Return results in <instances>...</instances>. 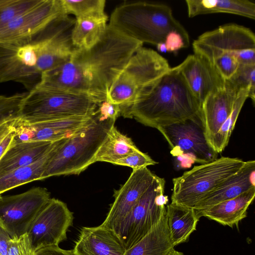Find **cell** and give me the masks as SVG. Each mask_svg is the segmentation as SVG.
Listing matches in <instances>:
<instances>
[{"label": "cell", "mask_w": 255, "mask_h": 255, "mask_svg": "<svg viewBox=\"0 0 255 255\" xmlns=\"http://www.w3.org/2000/svg\"><path fill=\"white\" fill-rule=\"evenodd\" d=\"M73 251L76 255H124L126 250L114 230L100 225L82 228Z\"/></svg>", "instance_id": "d6986e66"}, {"label": "cell", "mask_w": 255, "mask_h": 255, "mask_svg": "<svg viewBox=\"0 0 255 255\" xmlns=\"http://www.w3.org/2000/svg\"><path fill=\"white\" fill-rule=\"evenodd\" d=\"M50 198L47 190L40 187L16 195L0 196V227L11 239L19 238L27 233L37 215Z\"/></svg>", "instance_id": "8fae6325"}, {"label": "cell", "mask_w": 255, "mask_h": 255, "mask_svg": "<svg viewBox=\"0 0 255 255\" xmlns=\"http://www.w3.org/2000/svg\"><path fill=\"white\" fill-rule=\"evenodd\" d=\"M245 162L236 157L222 156L194 166L172 179L171 203L194 208L225 180L237 173Z\"/></svg>", "instance_id": "9c48e42d"}, {"label": "cell", "mask_w": 255, "mask_h": 255, "mask_svg": "<svg viewBox=\"0 0 255 255\" xmlns=\"http://www.w3.org/2000/svg\"><path fill=\"white\" fill-rule=\"evenodd\" d=\"M107 14L75 18L71 39L75 49H86L97 43L108 26Z\"/></svg>", "instance_id": "484cf974"}, {"label": "cell", "mask_w": 255, "mask_h": 255, "mask_svg": "<svg viewBox=\"0 0 255 255\" xmlns=\"http://www.w3.org/2000/svg\"><path fill=\"white\" fill-rule=\"evenodd\" d=\"M168 255H184L182 253L178 252L174 249H173Z\"/></svg>", "instance_id": "b9f144b4"}, {"label": "cell", "mask_w": 255, "mask_h": 255, "mask_svg": "<svg viewBox=\"0 0 255 255\" xmlns=\"http://www.w3.org/2000/svg\"><path fill=\"white\" fill-rule=\"evenodd\" d=\"M157 50L160 52H166L167 49L164 42H160L157 44L156 45Z\"/></svg>", "instance_id": "60d3db41"}, {"label": "cell", "mask_w": 255, "mask_h": 255, "mask_svg": "<svg viewBox=\"0 0 255 255\" xmlns=\"http://www.w3.org/2000/svg\"><path fill=\"white\" fill-rule=\"evenodd\" d=\"M13 130L11 131L0 143V159L11 144L13 136Z\"/></svg>", "instance_id": "ab89813d"}, {"label": "cell", "mask_w": 255, "mask_h": 255, "mask_svg": "<svg viewBox=\"0 0 255 255\" xmlns=\"http://www.w3.org/2000/svg\"><path fill=\"white\" fill-rule=\"evenodd\" d=\"M201 105L210 94L224 86V79L214 67L198 54L188 55L175 66Z\"/></svg>", "instance_id": "ac0fdd59"}, {"label": "cell", "mask_w": 255, "mask_h": 255, "mask_svg": "<svg viewBox=\"0 0 255 255\" xmlns=\"http://www.w3.org/2000/svg\"><path fill=\"white\" fill-rule=\"evenodd\" d=\"M142 45L108 25L97 43L88 49H75L66 62L43 73L36 87L104 100L117 76Z\"/></svg>", "instance_id": "6da1fadb"}, {"label": "cell", "mask_w": 255, "mask_h": 255, "mask_svg": "<svg viewBox=\"0 0 255 255\" xmlns=\"http://www.w3.org/2000/svg\"><path fill=\"white\" fill-rule=\"evenodd\" d=\"M10 236L0 227V255H7Z\"/></svg>", "instance_id": "74e56055"}, {"label": "cell", "mask_w": 255, "mask_h": 255, "mask_svg": "<svg viewBox=\"0 0 255 255\" xmlns=\"http://www.w3.org/2000/svg\"><path fill=\"white\" fill-rule=\"evenodd\" d=\"M113 28L132 39L156 45L164 42L167 34L175 31L182 37L186 47L189 35L174 17L166 4L146 1L125 2L112 12L108 24Z\"/></svg>", "instance_id": "5b68a950"}, {"label": "cell", "mask_w": 255, "mask_h": 255, "mask_svg": "<svg viewBox=\"0 0 255 255\" xmlns=\"http://www.w3.org/2000/svg\"><path fill=\"white\" fill-rule=\"evenodd\" d=\"M255 187V161H247L237 173L225 180L193 209L196 212L205 210L219 203L235 198Z\"/></svg>", "instance_id": "ffe728a7"}, {"label": "cell", "mask_w": 255, "mask_h": 255, "mask_svg": "<svg viewBox=\"0 0 255 255\" xmlns=\"http://www.w3.org/2000/svg\"><path fill=\"white\" fill-rule=\"evenodd\" d=\"M241 89L226 80L223 87L209 94L201 104L202 127L211 148L218 131L233 111Z\"/></svg>", "instance_id": "e0dca14e"}, {"label": "cell", "mask_w": 255, "mask_h": 255, "mask_svg": "<svg viewBox=\"0 0 255 255\" xmlns=\"http://www.w3.org/2000/svg\"><path fill=\"white\" fill-rule=\"evenodd\" d=\"M16 119L4 123L0 125V143L13 130L14 122Z\"/></svg>", "instance_id": "f35d334b"}, {"label": "cell", "mask_w": 255, "mask_h": 255, "mask_svg": "<svg viewBox=\"0 0 255 255\" xmlns=\"http://www.w3.org/2000/svg\"><path fill=\"white\" fill-rule=\"evenodd\" d=\"M57 141L47 154L34 163L15 169L0 176V196L15 187L41 180L47 160Z\"/></svg>", "instance_id": "83f0119b"}, {"label": "cell", "mask_w": 255, "mask_h": 255, "mask_svg": "<svg viewBox=\"0 0 255 255\" xmlns=\"http://www.w3.org/2000/svg\"><path fill=\"white\" fill-rule=\"evenodd\" d=\"M157 175L147 167L132 170L115 194V201L101 226L114 230L129 213Z\"/></svg>", "instance_id": "2e32d148"}, {"label": "cell", "mask_w": 255, "mask_h": 255, "mask_svg": "<svg viewBox=\"0 0 255 255\" xmlns=\"http://www.w3.org/2000/svg\"><path fill=\"white\" fill-rule=\"evenodd\" d=\"M26 93L0 95V125L19 117L21 104Z\"/></svg>", "instance_id": "d6a6232c"}, {"label": "cell", "mask_w": 255, "mask_h": 255, "mask_svg": "<svg viewBox=\"0 0 255 255\" xmlns=\"http://www.w3.org/2000/svg\"><path fill=\"white\" fill-rule=\"evenodd\" d=\"M7 255H34L26 233L9 240Z\"/></svg>", "instance_id": "e575fe53"}, {"label": "cell", "mask_w": 255, "mask_h": 255, "mask_svg": "<svg viewBox=\"0 0 255 255\" xmlns=\"http://www.w3.org/2000/svg\"><path fill=\"white\" fill-rule=\"evenodd\" d=\"M249 93L247 89L242 88L240 90L233 111L218 131L212 146V148L217 153L221 152L228 145L239 114L245 101L249 98Z\"/></svg>", "instance_id": "f1b7e54d"}, {"label": "cell", "mask_w": 255, "mask_h": 255, "mask_svg": "<svg viewBox=\"0 0 255 255\" xmlns=\"http://www.w3.org/2000/svg\"><path fill=\"white\" fill-rule=\"evenodd\" d=\"M157 163L148 155L137 149L119 159L115 164L128 166L134 170L147 167L149 165H154Z\"/></svg>", "instance_id": "836d02e7"}, {"label": "cell", "mask_w": 255, "mask_h": 255, "mask_svg": "<svg viewBox=\"0 0 255 255\" xmlns=\"http://www.w3.org/2000/svg\"><path fill=\"white\" fill-rule=\"evenodd\" d=\"M165 181L156 176L135 205L114 230L126 250L145 236L166 213L168 199L164 195Z\"/></svg>", "instance_id": "30bf717a"}, {"label": "cell", "mask_w": 255, "mask_h": 255, "mask_svg": "<svg viewBox=\"0 0 255 255\" xmlns=\"http://www.w3.org/2000/svg\"><path fill=\"white\" fill-rule=\"evenodd\" d=\"M137 149L131 138L122 133L114 125L96 153L94 161L115 164L119 159Z\"/></svg>", "instance_id": "4316f807"}, {"label": "cell", "mask_w": 255, "mask_h": 255, "mask_svg": "<svg viewBox=\"0 0 255 255\" xmlns=\"http://www.w3.org/2000/svg\"><path fill=\"white\" fill-rule=\"evenodd\" d=\"M63 14L60 0H39L34 6L0 28V43L30 38Z\"/></svg>", "instance_id": "5bb4252c"}, {"label": "cell", "mask_w": 255, "mask_h": 255, "mask_svg": "<svg viewBox=\"0 0 255 255\" xmlns=\"http://www.w3.org/2000/svg\"><path fill=\"white\" fill-rule=\"evenodd\" d=\"M97 102L87 95L36 87L24 96L18 119L35 123L89 116L95 113Z\"/></svg>", "instance_id": "ba28073f"}, {"label": "cell", "mask_w": 255, "mask_h": 255, "mask_svg": "<svg viewBox=\"0 0 255 255\" xmlns=\"http://www.w3.org/2000/svg\"><path fill=\"white\" fill-rule=\"evenodd\" d=\"M64 13L75 18L106 14L105 0H60Z\"/></svg>", "instance_id": "f546056e"}, {"label": "cell", "mask_w": 255, "mask_h": 255, "mask_svg": "<svg viewBox=\"0 0 255 255\" xmlns=\"http://www.w3.org/2000/svg\"><path fill=\"white\" fill-rule=\"evenodd\" d=\"M166 218L170 239L174 247L188 240L196 230L199 220L193 208L172 203L167 206Z\"/></svg>", "instance_id": "d4e9b609"}, {"label": "cell", "mask_w": 255, "mask_h": 255, "mask_svg": "<svg viewBox=\"0 0 255 255\" xmlns=\"http://www.w3.org/2000/svg\"><path fill=\"white\" fill-rule=\"evenodd\" d=\"M255 196V187L231 199L219 203L205 210L196 212L200 219L205 217L219 223L232 227L247 216V210Z\"/></svg>", "instance_id": "7402d4cb"}, {"label": "cell", "mask_w": 255, "mask_h": 255, "mask_svg": "<svg viewBox=\"0 0 255 255\" xmlns=\"http://www.w3.org/2000/svg\"><path fill=\"white\" fill-rule=\"evenodd\" d=\"M116 120L107 116L99 103L92 121L71 136L58 140L49 157L42 179L79 174L95 157Z\"/></svg>", "instance_id": "277c9868"}, {"label": "cell", "mask_w": 255, "mask_h": 255, "mask_svg": "<svg viewBox=\"0 0 255 255\" xmlns=\"http://www.w3.org/2000/svg\"><path fill=\"white\" fill-rule=\"evenodd\" d=\"M188 15L228 13L255 19V3L248 0H186Z\"/></svg>", "instance_id": "603a6c76"}, {"label": "cell", "mask_w": 255, "mask_h": 255, "mask_svg": "<svg viewBox=\"0 0 255 255\" xmlns=\"http://www.w3.org/2000/svg\"><path fill=\"white\" fill-rule=\"evenodd\" d=\"M34 255H76L73 250L62 249L58 246H49L37 250Z\"/></svg>", "instance_id": "8d00e7d4"}, {"label": "cell", "mask_w": 255, "mask_h": 255, "mask_svg": "<svg viewBox=\"0 0 255 255\" xmlns=\"http://www.w3.org/2000/svg\"><path fill=\"white\" fill-rule=\"evenodd\" d=\"M167 225L166 213L142 239L124 255H168L174 249Z\"/></svg>", "instance_id": "cb8c5ba5"}, {"label": "cell", "mask_w": 255, "mask_h": 255, "mask_svg": "<svg viewBox=\"0 0 255 255\" xmlns=\"http://www.w3.org/2000/svg\"><path fill=\"white\" fill-rule=\"evenodd\" d=\"M91 116L75 117L27 123L19 119L16 121L13 132V140L16 143L29 141L53 142L69 137L89 124L93 119Z\"/></svg>", "instance_id": "9a60e30c"}, {"label": "cell", "mask_w": 255, "mask_h": 255, "mask_svg": "<svg viewBox=\"0 0 255 255\" xmlns=\"http://www.w3.org/2000/svg\"><path fill=\"white\" fill-rule=\"evenodd\" d=\"M55 142L29 141L13 143L12 141L0 159V176L34 163L47 154Z\"/></svg>", "instance_id": "44dd1931"}, {"label": "cell", "mask_w": 255, "mask_h": 255, "mask_svg": "<svg viewBox=\"0 0 255 255\" xmlns=\"http://www.w3.org/2000/svg\"><path fill=\"white\" fill-rule=\"evenodd\" d=\"M167 60L155 51L143 47L130 57L112 84L107 99L119 106L121 116L148 95L170 70Z\"/></svg>", "instance_id": "8992f818"}, {"label": "cell", "mask_w": 255, "mask_h": 255, "mask_svg": "<svg viewBox=\"0 0 255 255\" xmlns=\"http://www.w3.org/2000/svg\"><path fill=\"white\" fill-rule=\"evenodd\" d=\"M240 88L249 90V98L255 102V64H240L234 75L229 79Z\"/></svg>", "instance_id": "1f68e13d"}, {"label": "cell", "mask_w": 255, "mask_h": 255, "mask_svg": "<svg viewBox=\"0 0 255 255\" xmlns=\"http://www.w3.org/2000/svg\"><path fill=\"white\" fill-rule=\"evenodd\" d=\"M39 0H0V28L36 5Z\"/></svg>", "instance_id": "4dcf8cb0"}, {"label": "cell", "mask_w": 255, "mask_h": 255, "mask_svg": "<svg viewBox=\"0 0 255 255\" xmlns=\"http://www.w3.org/2000/svg\"><path fill=\"white\" fill-rule=\"evenodd\" d=\"M73 214L63 202L50 198L29 227L27 235L33 254L38 250L58 246L66 240Z\"/></svg>", "instance_id": "7c38bea8"}, {"label": "cell", "mask_w": 255, "mask_h": 255, "mask_svg": "<svg viewBox=\"0 0 255 255\" xmlns=\"http://www.w3.org/2000/svg\"><path fill=\"white\" fill-rule=\"evenodd\" d=\"M69 51L67 35L53 22L27 39L1 43L0 83H18L29 92L39 84L43 73L65 62Z\"/></svg>", "instance_id": "7a4b0ae2"}, {"label": "cell", "mask_w": 255, "mask_h": 255, "mask_svg": "<svg viewBox=\"0 0 255 255\" xmlns=\"http://www.w3.org/2000/svg\"><path fill=\"white\" fill-rule=\"evenodd\" d=\"M169 144L174 155L188 154L196 162L206 163L217 158L207 142L201 122L188 120L157 128Z\"/></svg>", "instance_id": "4fadbf2b"}, {"label": "cell", "mask_w": 255, "mask_h": 255, "mask_svg": "<svg viewBox=\"0 0 255 255\" xmlns=\"http://www.w3.org/2000/svg\"><path fill=\"white\" fill-rule=\"evenodd\" d=\"M164 43L167 51L170 52H176L181 48H186L181 35L175 31L167 34Z\"/></svg>", "instance_id": "d590c367"}, {"label": "cell", "mask_w": 255, "mask_h": 255, "mask_svg": "<svg viewBox=\"0 0 255 255\" xmlns=\"http://www.w3.org/2000/svg\"><path fill=\"white\" fill-rule=\"evenodd\" d=\"M194 53L215 68L237 61L255 64V35L249 28L235 23L220 26L200 35L192 43Z\"/></svg>", "instance_id": "52a82bcc"}, {"label": "cell", "mask_w": 255, "mask_h": 255, "mask_svg": "<svg viewBox=\"0 0 255 255\" xmlns=\"http://www.w3.org/2000/svg\"><path fill=\"white\" fill-rule=\"evenodd\" d=\"M127 118L156 129L188 120L201 122V105L174 67L132 106Z\"/></svg>", "instance_id": "3957f363"}]
</instances>
